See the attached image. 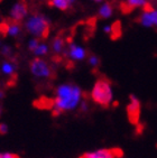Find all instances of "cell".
Masks as SVG:
<instances>
[{
  "label": "cell",
  "instance_id": "obj_7",
  "mask_svg": "<svg viewBox=\"0 0 157 158\" xmlns=\"http://www.w3.org/2000/svg\"><path fill=\"white\" fill-rule=\"evenodd\" d=\"M127 113L129 121L134 125H137L140 117V102L135 95H130V101L127 106Z\"/></svg>",
  "mask_w": 157,
  "mask_h": 158
},
{
  "label": "cell",
  "instance_id": "obj_12",
  "mask_svg": "<svg viewBox=\"0 0 157 158\" xmlns=\"http://www.w3.org/2000/svg\"><path fill=\"white\" fill-rule=\"evenodd\" d=\"M75 0H49V5L54 6L61 10H66Z\"/></svg>",
  "mask_w": 157,
  "mask_h": 158
},
{
  "label": "cell",
  "instance_id": "obj_25",
  "mask_svg": "<svg viewBox=\"0 0 157 158\" xmlns=\"http://www.w3.org/2000/svg\"><path fill=\"white\" fill-rule=\"evenodd\" d=\"M3 97H5V93H3V92L0 90V99H1V98H3Z\"/></svg>",
  "mask_w": 157,
  "mask_h": 158
},
{
  "label": "cell",
  "instance_id": "obj_21",
  "mask_svg": "<svg viewBox=\"0 0 157 158\" xmlns=\"http://www.w3.org/2000/svg\"><path fill=\"white\" fill-rule=\"evenodd\" d=\"M11 48L8 47V46H3L2 49H1V54L3 56H6V57H10V55H11Z\"/></svg>",
  "mask_w": 157,
  "mask_h": 158
},
{
  "label": "cell",
  "instance_id": "obj_18",
  "mask_svg": "<svg viewBox=\"0 0 157 158\" xmlns=\"http://www.w3.org/2000/svg\"><path fill=\"white\" fill-rule=\"evenodd\" d=\"M47 51H49V47L45 45V44H39L38 46H37V48L34 51V54L36 55H45L47 54Z\"/></svg>",
  "mask_w": 157,
  "mask_h": 158
},
{
  "label": "cell",
  "instance_id": "obj_6",
  "mask_svg": "<svg viewBox=\"0 0 157 158\" xmlns=\"http://www.w3.org/2000/svg\"><path fill=\"white\" fill-rule=\"evenodd\" d=\"M139 23L145 27L157 26V9L153 8L151 5L144 8V11L139 17Z\"/></svg>",
  "mask_w": 157,
  "mask_h": 158
},
{
  "label": "cell",
  "instance_id": "obj_4",
  "mask_svg": "<svg viewBox=\"0 0 157 158\" xmlns=\"http://www.w3.org/2000/svg\"><path fill=\"white\" fill-rule=\"evenodd\" d=\"M30 71L37 77H44V79H49L53 76V70L49 66V63H46L44 60L40 58H35L30 62L29 64Z\"/></svg>",
  "mask_w": 157,
  "mask_h": 158
},
{
  "label": "cell",
  "instance_id": "obj_10",
  "mask_svg": "<svg viewBox=\"0 0 157 158\" xmlns=\"http://www.w3.org/2000/svg\"><path fill=\"white\" fill-rule=\"evenodd\" d=\"M67 56L71 60H73V61H81V60H83L87 56V52L81 46H78L75 44H71L69 47Z\"/></svg>",
  "mask_w": 157,
  "mask_h": 158
},
{
  "label": "cell",
  "instance_id": "obj_17",
  "mask_svg": "<svg viewBox=\"0 0 157 158\" xmlns=\"http://www.w3.org/2000/svg\"><path fill=\"white\" fill-rule=\"evenodd\" d=\"M35 106H37V108H45V109L52 108V109H53L54 100H49V99H47V98H42L40 100L35 102Z\"/></svg>",
  "mask_w": 157,
  "mask_h": 158
},
{
  "label": "cell",
  "instance_id": "obj_14",
  "mask_svg": "<svg viewBox=\"0 0 157 158\" xmlns=\"http://www.w3.org/2000/svg\"><path fill=\"white\" fill-rule=\"evenodd\" d=\"M8 34L12 37L18 36L19 34H20V24L10 19L8 21Z\"/></svg>",
  "mask_w": 157,
  "mask_h": 158
},
{
  "label": "cell",
  "instance_id": "obj_11",
  "mask_svg": "<svg viewBox=\"0 0 157 158\" xmlns=\"http://www.w3.org/2000/svg\"><path fill=\"white\" fill-rule=\"evenodd\" d=\"M104 33L110 35L113 40L120 37L121 36V24L119 21H116V23H113L112 25H108V26L104 27Z\"/></svg>",
  "mask_w": 157,
  "mask_h": 158
},
{
  "label": "cell",
  "instance_id": "obj_13",
  "mask_svg": "<svg viewBox=\"0 0 157 158\" xmlns=\"http://www.w3.org/2000/svg\"><path fill=\"white\" fill-rule=\"evenodd\" d=\"M112 12H113V7H112L111 3L104 2L102 6L100 7L99 16L102 17V18H109V17L112 15Z\"/></svg>",
  "mask_w": 157,
  "mask_h": 158
},
{
  "label": "cell",
  "instance_id": "obj_8",
  "mask_svg": "<svg viewBox=\"0 0 157 158\" xmlns=\"http://www.w3.org/2000/svg\"><path fill=\"white\" fill-rule=\"evenodd\" d=\"M28 12V7H27V3L25 0H20L18 1L17 3L14 5V7L11 8V11H10V16H11V18L14 21H17V23H20L24 17L27 15Z\"/></svg>",
  "mask_w": 157,
  "mask_h": 158
},
{
  "label": "cell",
  "instance_id": "obj_16",
  "mask_svg": "<svg viewBox=\"0 0 157 158\" xmlns=\"http://www.w3.org/2000/svg\"><path fill=\"white\" fill-rule=\"evenodd\" d=\"M64 47V40L62 37H56L54 40H53V44H52V48L56 54H60L62 51H63Z\"/></svg>",
  "mask_w": 157,
  "mask_h": 158
},
{
  "label": "cell",
  "instance_id": "obj_3",
  "mask_svg": "<svg viewBox=\"0 0 157 158\" xmlns=\"http://www.w3.org/2000/svg\"><path fill=\"white\" fill-rule=\"evenodd\" d=\"M112 97H113V93H112L110 82L106 79L98 80L92 89V92H91L92 100L99 106H108L111 103Z\"/></svg>",
  "mask_w": 157,
  "mask_h": 158
},
{
  "label": "cell",
  "instance_id": "obj_19",
  "mask_svg": "<svg viewBox=\"0 0 157 158\" xmlns=\"http://www.w3.org/2000/svg\"><path fill=\"white\" fill-rule=\"evenodd\" d=\"M39 45V42L37 38H34V40H29V44H28V48H29V51H32V52H34L35 49L37 48V46Z\"/></svg>",
  "mask_w": 157,
  "mask_h": 158
},
{
  "label": "cell",
  "instance_id": "obj_9",
  "mask_svg": "<svg viewBox=\"0 0 157 158\" xmlns=\"http://www.w3.org/2000/svg\"><path fill=\"white\" fill-rule=\"evenodd\" d=\"M148 5V0H126L125 2L121 3V9L124 12L128 14L136 8H145Z\"/></svg>",
  "mask_w": 157,
  "mask_h": 158
},
{
  "label": "cell",
  "instance_id": "obj_20",
  "mask_svg": "<svg viewBox=\"0 0 157 158\" xmlns=\"http://www.w3.org/2000/svg\"><path fill=\"white\" fill-rule=\"evenodd\" d=\"M89 63H90L91 66L97 67L98 65H99V58H98L95 55H91L90 57H89Z\"/></svg>",
  "mask_w": 157,
  "mask_h": 158
},
{
  "label": "cell",
  "instance_id": "obj_15",
  "mask_svg": "<svg viewBox=\"0 0 157 158\" xmlns=\"http://www.w3.org/2000/svg\"><path fill=\"white\" fill-rule=\"evenodd\" d=\"M1 71L3 74H6L8 76L11 77H16L15 75V65L11 63L10 61H5L1 65Z\"/></svg>",
  "mask_w": 157,
  "mask_h": 158
},
{
  "label": "cell",
  "instance_id": "obj_22",
  "mask_svg": "<svg viewBox=\"0 0 157 158\" xmlns=\"http://www.w3.org/2000/svg\"><path fill=\"white\" fill-rule=\"evenodd\" d=\"M8 131V127H7L5 123H0V134L5 135Z\"/></svg>",
  "mask_w": 157,
  "mask_h": 158
},
{
  "label": "cell",
  "instance_id": "obj_24",
  "mask_svg": "<svg viewBox=\"0 0 157 158\" xmlns=\"http://www.w3.org/2000/svg\"><path fill=\"white\" fill-rule=\"evenodd\" d=\"M81 109L83 110V111H85V110L88 109V104H87V102H82V104H81Z\"/></svg>",
  "mask_w": 157,
  "mask_h": 158
},
{
  "label": "cell",
  "instance_id": "obj_26",
  "mask_svg": "<svg viewBox=\"0 0 157 158\" xmlns=\"http://www.w3.org/2000/svg\"><path fill=\"white\" fill-rule=\"evenodd\" d=\"M94 1H100V0H94Z\"/></svg>",
  "mask_w": 157,
  "mask_h": 158
},
{
  "label": "cell",
  "instance_id": "obj_23",
  "mask_svg": "<svg viewBox=\"0 0 157 158\" xmlns=\"http://www.w3.org/2000/svg\"><path fill=\"white\" fill-rule=\"evenodd\" d=\"M0 158H18V156L14 154H0Z\"/></svg>",
  "mask_w": 157,
  "mask_h": 158
},
{
  "label": "cell",
  "instance_id": "obj_27",
  "mask_svg": "<svg viewBox=\"0 0 157 158\" xmlns=\"http://www.w3.org/2000/svg\"></svg>",
  "mask_w": 157,
  "mask_h": 158
},
{
  "label": "cell",
  "instance_id": "obj_2",
  "mask_svg": "<svg viewBox=\"0 0 157 158\" xmlns=\"http://www.w3.org/2000/svg\"><path fill=\"white\" fill-rule=\"evenodd\" d=\"M26 29L39 40H46L51 31L49 20L43 15H33L26 21Z\"/></svg>",
  "mask_w": 157,
  "mask_h": 158
},
{
  "label": "cell",
  "instance_id": "obj_5",
  "mask_svg": "<svg viewBox=\"0 0 157 158\" xmlns=\"http://www.w3.org/2000/svg\"><path fill=\"white\" fill-rule=\"evenodd\" d=\"M122 156L120 149L112 148V149H98L94 152H87L81 158H120Z\"/></svg>",
  "mask_w": 157,
  "mask_h": 158
},
{
  "label": "cell",
  "instance_id": "obj_1",
  "mask_svg": "<svg viewBox=\"0 0 157 158\" xmlns=\"http://www.w3.org/2000/svg\"><path fill=\"white\" fill-rule=\"evenodd\" d=\"M82 98L81 89L74 84H62L56 90V98L54 99L53 114L55 117L64 111L75 109Z\"/></svg>",
  "mask_w": 157,
  "mask_h": 158
}]
</instances>
